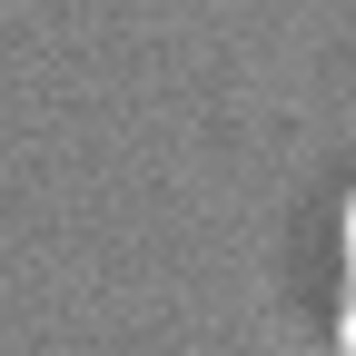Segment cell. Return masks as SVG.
<instances>
[{
  "instance_id": "cell-1",
  "label": "cell",
  "mask_w": 356,
  "mask_h": 356,
  "mask_svg": "<svg viewBox=\"0 0 356 356\" xmlns=\"http://www.w3.org/2000/svg\"><path fill=\"white\" fill-rule=\"evenodd\" d=\"M337 356H356V287H346V307H337Z\"/></svg>"
},
{
  "instance_id": "cell-2",
  "label": "cell",
  "mask_w": 356,
  "mask_h": 356,
  "mask_svg": "<svg viewBox=\"0 0 356 356\" xmlns=\"http://www.w3.org/2000/svg\"><path fill=\"white\" fill-rule=\"evenodd\" d=\"M346 267H356V188H346Z\"/></svg>"
}]
</instances>
